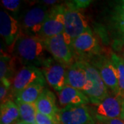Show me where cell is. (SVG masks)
Instances as JSON below:
<instances>
[{
	"mask_svg": "<svg viewBox=\"0 0 124 124\" xmlns=\"http://www.w3.org/2000/svg\"><path fill=\"white\" fill-rule=\"evenodd\" d=\"M14 59L4 53H1L0 59V79L1 84L8 88H11L14 77Z\"/></svg>",
	"mask_w": 124,
	"mask_h": 124,
	"instance_id": "17",
	"label": "cell"
},
{
	"mask_svg": "<svg viewBox=\"0 0 124 124\" xmlns=\"http://www.w3.org/2000/svg\"><path fill=\"white\" fill-rule=\"evenodd\" d=\"M121 4H122L124 5V1H121Z\"/></svg>",
	"mask_w": 124,
	"mask_h": 124,
	"instance_id": "32",
	"label": "cell"
},
{
	"mask_svg": "<svg viewBox=\"0 0 124 124\" xmlns=\"http://www.w3.org/2000/svg\"><path fill=\"white\" fill-rule=\"evenodd\" d=\"M65 6L56 5L50 9L48 15L44 23L39 37L42 39L62 34L65 28Z\"/></svg>",
	"mask_w": 124,
	"mask_h": 124,
	"instance_id": "10",
	"label": "cell"
},
{
	"mask_svg": "<svg viewBox=\"0 0 124 124\" xmlns=\"http://www.w3.org/2000/svg\"><path fill=\"white\" fill-rule=\"evenodd\" d=\"M1 4L9 11L13 13H17L22 4V1L19 0H3L1 1Z\"/></svg>",
	"mask_w": 124,
	"mask_h": 124,
	"instance_id": "22",
	"label": "cell"
},
{
	"mask_svg": "<svg viewBox=\"0 0 124 124\" xmlns=\"http://www.w3.org/2000/svg\"><path fill=\"white\" fill-rule=\"evenodd\" d=\"M86 80V72L82 61H76L68 68L66 85L84 93Z\"/></svg>",
	"mask_w": 124,
	"mask_h": 124,
	"instance_id": "14",
	"label": "cell"
},
{
	"mask_svg": "<svg viewBox=\"0 0 124 124\" xmlns=\"http://www.w3.org/2000/svg\"><path fill=\"white\" fill-rule=\"evenodd\" d=\"M20 121L18 106L12 100L1 104L0 121L1 124H15Z\"/></svg>",
	"mask_w": 124,
	"mask_h": 124,
	"instance_id": "18",
	"label": "cell"
},
{
	"mask_svg": "<svg viewBox=\"0 0 124 124\" xmlns=\"http://www.w3.org/2000/svg\"><path fill=\"white\" fill-rule=\"evenodd\" d=\"M59 102L62 108L67 106H82L88 103V98L84 93L66 85L59 92Z\"/></svg>",
	"mask_w": 124,
	"mask_h": 124,
	"instance_id": "15",
	"label": "cell"
},
{
	"mask_svg": "<svg viewBox=\"0 0 124 124\" xmlns=\"http://www.w3.org/2000/svg\"><path fill=\"white\" fill-rule=\"evenodd\" d=\"M54 119L55 124H96L85 105L62 108Z\"/></svg>",
	"mask_w": 124,
	"mask_h": 124,
	"instance_id": "9",
	"label": "cell"
},
{
	"mask_svg": "<svg viewBox=\"0 0 124 124\" xmlns=\"http://www.w3.org/2000/svg\"><path fill=\"white\" fill-rule=\"evenodd\" d=\"M65 28L63 35L71 46L72 41L87 31H90L86 19L80 10L65 5Z\"/></svg>",
	"mask_w": 124,
	"mask_h": 124,
	"instance_id": "3",
	"label": "cell"
},
{
	"mask_svg": "<svg viewBox=\"0 0 124 124\" xmlns=\"http://www.w3.org/2000/svg\"><path fill=\"white\" fill-rule=\"evenodd\" d=\"M117 15L120 21L124 22V5L122 4L121 6L117 8Z\"/></svg>",
	"mask_w": 124,
	"mask_h": 124,
	"instance_id": "27",
	"label": "cell"
},
{
	"mask_svg": "<svg viewBox=\"0 0 124 124\" xmlns=\"http://www.w3.org/2000/svg\"><path fill=\"white\" fill-rule=\"evenodd\" d=\"M81 61L84 66L87 77L84 93L92 104L96 105L109 95L108 87L97 69L89 62Z\"/></svg>",
	"mask_w": 124,
	"mask_h": 124,
	"instance_id": "2",
	"label": "cell"
},
{
	"mask_svg": "<svg viewBox=\"0 0 124 124\" xmlns=\"http://www.w3.org/2000/svg\"><path fill=\"white\" fill-rule=\"evenodd\" d=\"M44 89V85H31L18 93L15 97V101L26 103H35Z\"/></svg>",
	"mask_w": 124,
	"mask_h": 124,
	"instance_id": "19",
	"label": "cell"
},
{
	"mask_svg": "<svg viewBox=\"0 0 124 124\" xmlns=\"http://www.w3.org/2000/svg\"><path fill=\"white\" fill-rule=\"evenodd\" d=\"M15 124H27L26 123H25V122H23V121H21V120H20L19 121H18L17 123Z\"/></svg>",
	"mask_w": 124,
	"mask_h": 124,
	"instance_id": "31",
	"label": "cell"
},
{
	"mask_svg": "<svg viewBox=\"0 0 124 124\" xmlns=\"http://www.w3.org/2000/svg\"><path fill=\"white\" fill-rule=\"evenodd\" d=\"M71 49L77 61H88L99 54L100 46L91 31H87L72 41Z\"/></svg>",
	"mask_w": 124,
	"mask_h": 124,
	"instance_id": "8",
	"label": "cell"
},
{
	"mask_svg": "<svg viewBox=\"0 0 124 124\" xmlns=\"http://www.w3.org/2000/svg\"><path fill=\"white\" fill-rule=\"evenodd\" d=\"M49 12L50 9L44 6H36L26 10L21 19L22 33L39 37Z\"/></svg>",
	"mask_w": 124,
	"mask_h": 124,
	"instance_id": "7",
	"label": "cell"
},
{
	"mask_svg": "<svg viewBox=\"0 0 124 124\" xmlns=\"http://www.w3.org/2000/svg\"></svg>",
	"mask_w": 124,
	"mask_h": 124,
	"instance_id": "33",
	"label": "cell"
},
{
	"mask_svg": "<svg viewBox=\"0 0 124 124\" xmlns=\"http://www.w3.org/2000/svg\"><path fill=\"white\" fill-rule=\"evenodd\" d=\"M110 58L117 71L121 97L124 99V59L113 53Z\"/></svg>",
	"mask_w": 124,
	"mask_h": 124,
	"instance_id": "21",
	"label": "cell"
},
{
	"mask_svg": "<svg viewBox=\"0 0 124 124\" xmlns=\"http://www.w3.org/2000/svg\"><path fill=\"white\" fill-rule=\"evenodd\" d=\"M0 33L8 46L15 44L22 34L20 24L18 21L6 12H0Z\"/></svg>",
	"mask_w": 124,
	"mask_h": 124,
	"instance_id": "13",
	"label": "cell"
},
{
	"mask_svg": "<svg viewBox=\"0 0 124 124\" xmlns=\"http://www.w3.org/2000/svg\"><path fill=\"white\" fill-rule=\"evenodd\" d=\"M91 3L90 0H75V1H67L66 5L72 7L74 8L81 10L82 8H85L89 4Z\"/></svg>",
	"mask_w": 124,
	"mask_h": 124,
	"instance_id": "25",
	"label": "cell"
},
{
	"mask_svg": "<svg viewBox=\"0 0 124 124\" xmlns=\"http://www.w3.org/2000/svg\"><path fill=\"white\" fill-rule=\"evenodd\" d=\"M121 30L124 31V22H121Z\"/></svg>",
	"mask_w": 124,
	"mask_h": 124,
	"instance_id": "30",
	"label": "cell"
},
{
	"mask_svg": "<svg viewBox=\"0 0 124 124\" xmlns=\"http://www.w3.org/2000/svg\"><path fill=\"white\" fill-rule=\"evenodd\" d=\"M95 119L99 124H124V121H122L120 118L108 119L100 116H95Z\"/></svg>",
	"mask_w": 124,
	"mask_h": 124,
	"instance_id": "26",
	"label": "cell"
},
{
	"mask_svg": "<svg viewBox=\"0 0 124 124\" xmlns=\"http://www.w3.org/2000/svg\"><path fill=\"white\" fill-rule=\"evenodd\" d=\"M37 112L54 118L59 109L56 106V98L53 92L44 89L37 101L35 102Z\"/></svg>",
	"mask_w": 124,
	"mask_h": 124,
	"instance_id": "16",
	"label": "cell"
},
{
	"mask_svg": "<svg viewBox=\"0 0 124 124\" xmlns=\"http://www.w3.org/2000/svg\"><path fill=\"white\" fill-rule=\"evenodd\" d=\"M14 53L20 62L26 66L41 67L49 57H47L44 40L38 36L22 33L14 44Z\"/></svg>",
	"mask_w": 124,
	"mask_h": 124,
	"instance_id": "1",
	"label": "cell"
},
{
	"mask_svg": "<svg viewBox=\"0 0 124 124\" xmlns=\"http://www.w3.org/2000/svg\"><path fill=\"white\" fill-rule=\"evenodd\" d=\"M120 119L122 121H124V99L123 101V104H122V112H121V115Z\"/></svg>",
	"mask_w": 124,
	"mask_h": 124,
	"instance_id": "29",
	"label": "cell"
},
{
	"mask_svg": "<svg viewBox=\"0 0 124 124\" xmlns=\"http://www.w3.org/2000/svg\"><path fill=\"white\" fill-rule=\"evenodd\" d=\"M46 79L42 71L33 66H23L17 72L12 81L11 90L14 97L28 87L35 84L45 85Z\"/></svg>",
	"mask_w": 124,
	"mask_h": 124,
	"instance_id": "4",
	"label": "cell"
},
{
	"mask_svg": "<svg viewBox=\"0 0 124 124\" xmlns=\"http://www.w3.org/2000/svg\"><path fill=\"white\" fill-rule=\"evenodd\" d=\"M68 67L49 57L41 67V71L46 81L56 91H61L66 85Z\"/></svg>",
	"mask_w": 124,
	"mask_h": 124,
	"instance_id": "11",
	"label": "cell"
},
{
	"mask_svg": "<svg viewBox=\"0 0 124 124\" xmlns=\"http://www.w3.org/2000/svg\"><path fill=\"white\" fill-rule=\"evenodd\" d=\"M20 115V120L27 124H36L35 116L37 113L35 103H26L15 101Z\"/></svg>",
	"mask_w": 124,
	"mask_h": 124,
	"instance_id": "20",
	"label": "cell"
},
{
	"mask_svg": "<svg viewBox=\"0 0 124 124\" xmlns=\"http://www.w3.org/2000/svg\"><path fill=\"white\" fill-rule=\"evenodd\" d=\"M86 62L97 69L105 84L110 89L113 94L121 96L117 71L111 58L99 54Z\"/></svg>",
	"mask_w": 124,
	"mask_h": 124,
	"instance_id": "6",
	"label": "cell"
},
{
	"mask_svg": "<svg viewBox=\"0 0 124 124\" xmlns=\"http://www.w3.org/2000/svg\"><path fill=\"white\" fill-rule=\"evenodd\" d=\"M124 98L118 95H108L99 103L94 105L95 116L108 119L120 118L122 112Z\"/></svg>",
	"mask_w": 124,
	"mask_h": 124,
	"instance_id": "12",
	"label": "cell"
},
{
	"mask_svg": "<svg viewBox=\"0 0 124 124\" xmlns=\"http://www.w3.org/2000/svg\"><path fill=\"white\" fill-rule=\"evenodd\" d=\"M43 40L47 52L56 62L68 68L75 62L71 46L67 43L63 32Z\"/></svg>",
	"mask_w": 124,
	"mask_h": 124,
	"instance_id": "5",
	"label": "cell"
},
{
	"mask_svg": "<svg viewBox=\"0 0 124 124\" xmlns=\"http://www.w3.org/2000/svg\"><path fill=\"white\" fill-rule=\"evenodd\" d=\"M57 2V1H56V0H44V1H42V3L47 5H53L56 4Z\"/></svg>",
	"mask_w": 124,
	"mask_h": 124,
	"instance_id": "28",
	"label": "cell"
},
{
	"mask_svg": "<svg viewBox=\"0 0 124 124\" xmlns=\"http://www.w3.org/2000/svg\"><path fill=\"white\" fill-rule=\"evenodd\" d=\"M13 97L11 88H8L4 85L1 84L0 86V102L3 104L8 101L11 100V97Z\"/></svg>",
	"mask_w": 124,
	"mask_h": 124,
	"instance_id": "23",
	"label": "cell"
},
{
	"mask_svg": "<svg viewBox=\"0 0 124 124\" xmlns=\"http://www.w3.org/2000/svg\"><path fill=\"white\" fill-rule=\"evenodd\" d=\"M36 124H55L54 119L52 116L46 115L37 112L35 116Z\"/></svg>",
	"mask_w": 124,
	"mask_h": 124,
	"instance_id": "24",
	"label": "cell"
}]
</instances>
